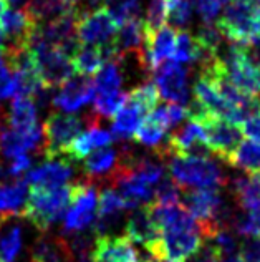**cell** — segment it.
I'll return each mask as SVG.
<instances>
[{"label":"cell","mask_w":260,"mask_h":262,"mask_svg":"<svg viewBox=\"0 0 260 262\" xmlns=\"http://www.w3.org/2000/svg\"><path fill=\"white\" fill-rule=\"evenodd\" d=\"M216 25L219 33L229 42L255 45L260 38V4L230 2Z\"/></svg>","instance_id":"6da1fadb"},{"label":"cell","mask_w":260,"mask_h":262,"mask_svg":"<svg viewBox=\"0 0 260 262\" xmlns=\"http://www.w3.org/2000/svg\"><path fill=\"white\" fill-rule=\"evenodd\" d=\"M68 203H70V184L55 189L32 188L25 203L23 216L40 232H46L65 214Z\"/></svg>","instance_id":"7a4b0ae2"},{"label":"cell","mask_w":260,"mask_h":262,"mask_svg":"<svg viewBox=\"0 0 260 262\" xmlns=\"http://www.w3.org/2000/svg\"><path fill=\"white\" fill-rule=\"evenodd\" d=\"M97 118V113H90L80 118L73 115L63 113H50L43 125V141H42V153L49 161H53L55 158L66 155L68 146L73 143L85 126H90L91 121Z\"/></svg>","instance_id":"3957f363"},{"label":"cell","mask_w":260,"mask_h":262,"mask_svg":"<svg viewBox=\"0 0 260 262\" xmlns=\"http://www.w3.org/2000/svg\"><path fill=\"white\" fill-rule=\"evenodd\" d=\"M171 178L186 188H221L225 184V176L209 156H173L169 161Z\"/></svg>","instance_id":"277c9868"},{"label":"cell","mask_w":260,"mask_h":262,"mask_svg":"<svg viewBox=\"0 0 260 262\" xmlns=\"http://www.w3.org/2000/svg\"><path fill=\"white\" fill-rule=\"evenodd\" d=\"M27 47L30 48L37 77L45 88L50 90L53 86H58L75 75L70 55L57 47L45 43L35 35V32L30 37Z\"/></svg>","instance_id":"5b68a950"},{"label":"cell","mask_w":260,"mask_h":262,"mask_svg":"<svg viewBox=\"0 0 260 262\" xmlns=\"http://www.w3.org/2000/svg\"><path fill=\"white\" fill-rule=\"evenodd\" d=\"M187 118L194 120L201 125L204 135H206V143L210 153H214L217 158H221L224 161L227 160L229 155L241 143V128L234 125V123L221 118V116L204 112L196 103H193L187 108Z\"/></svg>","instance_id":"8992f818"},{"label":"cell","mask_w":260,"mask_h":262,"mask_svg":"<svg viewBox=\"0 0 260 262\" xmlns=\"http://www.w3.org/2000/svg\"><path fill=\"white\" fill-rule=\"evenodd\" d=\"M70 208L66 211L65 223L61 231L63 234H77L85 231L94 223L97 212V186L90 179L78 183H70Z\"/></svg>","instance_id":"52a82bcc"},{"label":"cell","mask_w":260,"mask_h":262,"mask_svg":"<svg viewBox=\"0 0 260 262\" xmlns=\"http://www.w3.org/2000/svg\"><path fill=\"white\" fill-rule=\"evenodd\" d=\"M202 234L201 227L196 229H179L166 231L159 234V241L148 251L154 259H171V260H186L199 254L202 249Z\"/></svg>","instance_id":"ba28073f"},{"label":"cell","mask_w":260,"mask_h":262,"mask_svg":"<svg viewBox=\"0 0 260 262\" xmlns=\"http://www.w3.org/2000/svg\"><path fill=\"white\" fill-rule=\"evenodd\" d=\"M118 27V22L111 15V12L106 9V5L83 13V15H78L77 22H75L78 42L100 48L113 43Z\"/></svg>","instance_id":"9c48e42d"},{"label":"cell","mask_w":260,"mask_h":262,"mask_svg":"<svg viewBox=\"0 0 260 262\" xmlns=\"http://www.w3.org/2000/svg\"><path fill=\"white\" fill-rule=\"evenodd\" d=\"M182 198L186 209L193 214V217L199 224L202 237L207 239L217 229L216 219L224 208L221 192H219L217 188L187 189Z\"/></svg>","instance_id":"30bf717a"},{"label":"cell","mask_w":260,"mask_h":262,"mask_svg":"<svg viewBox=\"0 0 260 262\" xmlns=\"http://www.w3.org/2000/svg\"><path fill=\"white\" fill-rule=\"evenodd\" d=\"M159 95L168 103L186 105L189 101L187 70L177 61H164L153 72Z\"/></svg>","instance_id":"8fae6325"},{"label":"cell","mask_w":260,"mask_h":262,"mask_svg":"<svg viewBox=\"0 0 260 262\" xmlns=\"http://www.w3.org/2000/svg\"><path fill=\"white\" fill-rule=\"evenodd\" d=\"M94 93H97V90H94V83L90 80V77L73 75L65 83L60 85L58 92L52 98V105L61 112L75 113L83 108L86 103H90Z\"/></svg>","instance_id":"7c38bea8"},{"label":"cell","mask_w":260,"mask_h":262,"mask_svg":"<svg viewBox=\"0 0 260 262\" xmlns=\"http://www.w3.org/2000/svg\"><path fill=\"white\" fill-rule=\"evenodd\" d=\"M42 128L38 125L30 129H15L10 126H0V155L7 160L25 155L27 151L42 149Z\"/></svg>","instance_id":"4fadbf2b"},{"label":"cell","mask_w":260,"mask_h":262,"mask_svg":"<svg viewBox=\"0 0 260 262\" xmlns=\"http://www.w3.org/2000/svg\"><path fill=\"white\" fill-rule=\"evenodd\" d=\"M176 30L169 25L151 30L145 24L146 35V60L149 72H154L157 67L174 57L176 48Z\"/></svg>","instance_id":"5bb4252c"},{"label":"cell","mask_w":260,"mask_h":262,"mask_svg":"<svg viewBox=\"0 0 260 262\" xmlns=\"http://www.w3.org/2000/svg\"><path fill=\"white\" fill-rule=\"evenodd\" d=\"M125 231L131 243L141 244L146 251H151V247L159 241V229L151 216L148 203L129 214Z\"/></svg>","instance_id":"9a60e30c"},{"label":"cell","mask_w":260,"mask_h":262,"mask_svg":"<svg viewBox=\"0 0 260 262\" xmlns=\"http://www.w3.org/2000/svg\"><path fill=\"white\" fill-rule=\"evenodd\" d=\"M98 123H100V116H97V118L91 121V125L88 126V129L81 131V133L73 140L70 146H68L66 155L72 161L83 160V158H86L88 155H91L94 149L106 148L113 143V140H114L113 133L100 128Z\"/></svg>","instance_id":"2e32d148"},{"label":"cell","mask_w":260,"mask_h":262,"mask_svg":"<svg viewBox=\"0 0 260 262\" xmlns=\"http://www.w3.org/2000/svg\"><path fill=\"white\" fill-rule=\"evenodd\" d=\"M0 29L5 33L7 47L27 45L37 29V22L25 10H15L9 7L0 15Z\"/></svg>","instance_id":"e0dca14e"},{"label":"cell","mask_w":260,"mask_h":262,"mask_svg":"<svg viewBox=\"0 0 260 262\" xmlns=\"http://www.w3.org/2000/svg\"><path fill=\"white\" fill-rule=\"evenodd\" d=\"M93 262H138V252L126 236H100L91 254Z\"/></svg>","instance_id":"ac0fdd59"},{"label":"cell","mask_w":260,"mask_h":262,"mask_svg":"<svg viewBox=\"0 0 260 262\" xmlns=\"http://www.w3.org/2000/svg\"><path fill=\"white\" fill-rule=\"evenodd\" d=\"M73 174V168L68 161H46L42 166L29 171L23 176V181L30 188L55 189L65 186Z\"/></svg>","instance_id":"d6986e66"},{"label":"cell","mask_w":260,"mask_h":262,"mask_svg":"<svg viewBox=\"0 0 260 262\" xmlns=\"http://www.w3.org/2000/svg\"><path fill=\"white\" fill-rule=\"evenodd\" d=\"M23 10L35 20L37 25L65 15L78 17L77 0H29Z\"/></svg>","instance_id":"ffe728a7"},{"label":"cell","mask_w":260,"mask_h":262,"mask_svg":"<svg viewBox=\"0 0 260 262\" xmlns=\"http://www.w3.org/2000/svg\"><path fill=\"white\" fill-rule=\"evenodd\" d=\"M27 183L17 179L13 183H0V221L5 224L12 217L23 216L25 203L29 198Z\"/></svg>","instance_id":"44dd1931"},{"label":"cell","mask_w":260,"mask_h":262,"mask_svg":"<svg viewBox=\"0 0 260 262\" xmlns=\"http://www.w3.org/2000/svg\"><path fill=\"white\" fill-rule=\"evenodd\" d=\"M111 48L109 47H91L83 45L77 47L72 53V63L73 70L77 75H83V77H93L97 75L101 67L105 65V61L111 58Z\"/></svg>","instance_id":"7402d4cb"},{"label":"cell","mask_w":260,"mask_h":262,"mask_svg":"<svg viewBox=\"0 0 260 262\" xmlns=\"http://www.w3.org/2000/svg\"><path fill=\"white\" fill-rule=\"evenodd\" d=\"M120 163V151L114 148H100L94 153L88 155L83 161L85 178L93 181V179H106L113 176Z\"/></svg>","instance_id":"603a6c76"},{"label":"cell","mask_w":260,"mask_h":262,"mask_svg":"<svg viewBox=\"0 0 260 262\" xmlns=\"http://www.w3.org/2000/svg\"><path fill=\"white\" fill-rule=\"evenodd\" d=\"M73 256L66 246V239L60 236H43L32 247V262H72Z\"/></svg>","instance_id":"cb8c5ba5"},{"label":"cell","mask_w":260,"mask_h":262,"mask_svg":"<svg viewBox=\"0 0 260 262\" xmlns=\"http://www.w3.org/2000/svg\"><path fill=\"white\" fill-rule=\"evenodd\" d=\"M37 103L30 96H17L13 98L9 112L4 115V123L15 129H30L37 126Z\"/></svg>","instance_id":"d4e9b609"},{"label":"cell","mask_w":260,"mask_h":262,"mask_svg":"<svg viewBox=\"0 0 260 262\" xmlns=\"http://www.w3.org/2000/svg\"><path fill=\"white\" fill-rule=\"evenodd\" d=\"M146 118L145 112L134 105L133 101L126 100V103L123 105V108L118 113L114 115L113 120V138L116 140H128V138H133L134 131L138 129V126L141 125V121Z\"/></svg>","instance_id":"484cf974"},{"label":"cell","mask_w":260,"mask_h":262,"mask_svg":"<svg viewBox=\"0 0 260 262\" xmlns=\"http://www.w3.org/2000/svg\"><path fill=\"white\" fill-rule=\"evenodd\" d=\"M225 163L252 176L260 174V143L252 140L241 141L237 144V148L229 155Z\"/></svg>","instance_id":"4316f807"},{"label":"cell","mask_w":260,"mask_h":262,"mask_svg":"<svg viewBox=\"0 0 260 262\" xmlns=\"http://www.w3.org/2000/svg\"><path fill=\"white\" fill-rule=\"evenodd\" d=\"M206 53L199 43L197 37L191 35L189 32L181 30L176 33V48H174V61L177 63H194L202 61Z\"/></svg>","instance_id":"83f0119b"},{"label":"cell","mask_w":260,"mask_h":262,"mask_svg":"<svg viewBox=\"0 0 260 262\" xmlns=\"http://www.w3.org/2000/svg\"><path fill=\"white\" fill-rule=\"evenodd\" d=\"M94 90L97 93H113L120 92L123 83V67L118 58H109L101 67L94 78Z\"/></svg>","instance_id":"f1b7e54d"},{"label":"cell","mask_w":260,"mask_h":262,"mask_svg":"<svg viewBox=\"0 0 260 262\" xmlns=\"http://www.w3.org/2000/svg\"><path fill=\"white\" fill-rule=\"evenodd\" d=\"M234 194L245 211L260 208V174L252 178H235Z\"/></svg>","instance_id":"f546056e"},{"label":"cell","mask_w":260,"mask_h":262,"mask_svg":"<svg viewBox=\"0 0 260 262\" xmlns=\"http://www.w3.org/2000/svg\"><path fill=\"white\" fill-rule=\"evenodd\" d=\"M164 135H166V129H164L159 123H156L151 116H146L145 120L141 121V125L138 129L134 131L133 138L138 143H141L143 146L148 148H154L156 151L162 148V141H164Z\"/></svg>","instance_id":"4dcf8cb0"},{"label":"cell","mask_w":260,"mask_h":262,"mask_svg":"<svg viewBox=\"0 0 260 262\" xmlns=\"http://www.w3.org/2000/svg\"><path fill=\"white\" fill-rule=\"evenodd\" d=\"M159 90H157L154 81H146V83L134 86L131 92L128 93V100L138 105L145 115L148 116L153 110L159 105Z\"/></svg>","instance_id":"1f68e13d"},{"label":"cell","mask_w":260,"mask_h":262,"mask_svg":"<svg viewBox=\"0 0 260 262\" xmlns=\"http://www.w3.org/2000/svg\"><path fill=\"white\" fill-rule=\"evenodd\" d=\"M94 110L93 112L98 116H105V118H111L123 108V105L128 100V93L113 92V93H94Z\"/></svg>","instance_id":"d6a6232c"},{"label":"cell","mask_w":260,"mask_h":262,"mask_svg":"<svg viewBox=\"0 0 260 262\" xmlns=\"http://www.w3.org/2000/svg\"><path fill=\"white\" fill-rule=\"evenodd\" d=\"M187 108H184L182 105H176V103H168V105H157L149 116L159 125L168 129V128H173L176 126L177 123H181L184 118H187Z\"/></svg>","instance_id":"836d02e7"},{"label":"cell","mask_w":260,"mask_h":262,"mask_svg":"<svg viewBox=\"0 0 260 262\" xmlns=\"http://www.w3.org/2000/svg\"><path fill=\"white\" fill-rule=\"evenodd\" d=\"M22 249V229L20 226H12L0 237V259L13 262Z\"/></svg>","instance_id":"e575fe53"},{"label":"cell","mask_w":260,"mask_h":262,"mask_svg":"<svg viewBox=\"0 0 260 262\" xmlns=\"http://www.w3.org/2000/svg\"><path fill=\"white\" fill-rule=\"evenodd\" d=\"M154 204L169 206L181 203V188L173 178H162L154 189Z\"/></svg>","instance_id":"d590c367"},{"label":"cell","mask_w":260,"mask_h":262,"mask_svg":"<svg viewBox=\"0 0 260 262\" xmlns=\"http://www.w3.org/2000/svg\"><path fill=\"white\" fill-rule=\"evenodd\" d=\"M232 227L237 234L245 237H260V208L250 209L245 216L234 217Z\"/></svg>","instance_id":"8d00e7d4"},{"label":"cell","mask_w":260,"mask_h":262,"mask_svg":"<svg viewBox=\"0 0 260 262\" xmlns=\"http://www.w3.org/2000/svg\"><path fill=\"white\" fill-rule=\"evenodd\" d=\"M139 4L141 0H105L106 9L111 12L118 25L129 18H134L139 10Z\"/></svg>","instance_id":"74e56055"},{"label":"cell","mask_w":260,"mask_h":262,"mask_svg":"<svg viewBox=\"0 0 260 262\" xmlns=\"http://www.w3.org/2000/svg\"><path fill=\"white\" fill-rule=\"evenodd\" d=\"M168 20V9L164 0H151V5L148 9V18L145 20V24L148 29L156 30L159 27L166 25Z\"/></svg>","instance_id":"f35d334b"},{"label":"cell","mask_w":260,"mask_h":262,"mask_svg":"<svg viewBox=\"0 0 260 262\" xmlns=\"http://www.w3.org/2000/svg\"><path fill=\"white\" fill-rule=\"evenodd\" d=\"M225 2L227 0H196V7L204 22L210 24L219 15V12H221Z\"/></svg>","instance_id":"ab89813d"},{"label":"cell","mask_w":260,"mask_h":262,"mask_svg":"<svg viewBox=\"0 0 260 262\" xmlns=\"http://www.w3.org/2000/svg\"><path fill=\"white\" fill-rule=\"evenodd\" d=\"M241 131L252 141L260 143V106L255 110L254 113H250L241 125H239Z\"/></svg>","instance_id":"60d3db41"},{"label":"cell","mask_w":260,"mask_h":262,"mask_svg":"<svg viewBox=\"0 0 260 262\" xmlns=\"http://www.w3.org/2000/svg\"><path fill=\"white\" fill-rule=\"evenodd\" d=\"M239 256L245 262H260V237H249L239 246Z\"/></svg>","instance_id":"b9f144b4"},{"label":"cell","mask_w":260,"mask_h":262,"mask_svg":"<svg viewBox=\"0 0 260 262\" xmlns=\"http://www.w3.org/2000/svg\"><path fill=\"white\" fill-rule=\"evenodd\" d=\"M12 78L13 70L7 61H0V100L12 96Z\"/></svg>","instance_id":"7bdbcfd3"},{"label":"cell","mask_w":260,"mask_h":262,"mask_svg":"<svg viewBox=\"0 0 260 262\" xmlns=\"http://www.w3.org/2000/svg\"><path fill=\"white\" fill-rule=\"evenodd\" d=\"M221 262H245L241 256H235V254H232V256H229V257H225L224 260H221Z\"/></svg>","instance_id":"ee69618b"},{"label":"cell","mask_w":260,"mask_h":262,"mask_svg":"<svg viewBox=\"0 0 260 262\" xmlns=\"http://www.w3.org/2000/svg\"><path fill=\"white\" fill-rule=\"evenodd\" d=\"M5 47H7V38H5V33H4V30L0 29V50H4Z\"/></svg>","instance_id":"f6af8a7d"},{"label":"cell","mask_w":260,"mask_h":262,"mask_svg":"<svg viewBox=\"0 0 260 262\" xmlns=\"http://www.w3.org/2000/svg\"><path fill=\"white\" fill-rule=\"evenodd\" d=\"M9 9V0H0V15Z\"/></svg>","instance_id":"bcb514c9"},{"label":"cell","mask_w":260,"mask_h":262,"mask_svg":"<svg viewBox=\"0 0 260 262\" xmlns=\"http://www.w3.org/2000/svg\"><path fill=\"white\" fill-rule=\"evenodd\" d=\"M139 262H159V260H157V259H154L153 256H146V257H143Z\"/></svg>","instance_id":"7dc6e473"},{"label":"cell","mask_w":260,"mask_h":262,"mask_svg":"<svg viewBox=\"0 0 260 262\" xmlns=\"http://www.w3.org/2000/svg\"><path fill=\"white\" fill-rule=\"evenodd\" d=\"M230 2H257V4H260V0H230Z\"/></svg>","instance_id":"c3c4849f"},{"label":"cell","mask_w":260,"mask_h":262,"mask_svg":"<svg viewBox=\"0 0 260 262\" xmlns=\"http://www.w3.org/2000/svg\"><path fill=\"white\" fill-rule=\"evenodd\" d=\"M10 4H13V5H17V4H22V0H9Z\"/></svg>","instance_id":"681fc988"},{"label":"cell","mask_w":260,"mask_h":262,"mask_svg":"<svg viewBox=\"0 0 260 262\" xmlns=\"http://www.w3.org/2000/svg\"><path fill=\"white\" fill-rule=\"evenodd\" d=\"M0 262H9V260H4V259H0Z\"/></svg>","instance_id":"f907efd6"},{"label":"cell","mask_w":260,"mask_h":262,"mask_svg":"<svg viewBox=\"0 0 260 262\" xmlns=\"http://www.w3.org/2000/svg\"><path fill=\"white\" fill-rule=\"evenodd\" d=\"M4 226V223H2V221H0V227H2Z\"/></svg>","instance_id":"816d5d0a"},{"label":"cell","mask_w":260,"mask_h":262,"mask_svg":"<svg viewBox=\"0 0 260 262\" xmlns=\"http://www.w3.org/2000/svg\"><path fill=\"white\" fill-rule=\"evenodd\" d=\"M77 262H88V260H77Z\"/></svg>","instance_id":"f5cc1de1"}]
</instances>
